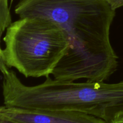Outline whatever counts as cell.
Here are the masks:
<instances>
[{
  "mask_svg": "<svg viewBox=\"0 0 123 123\" xmlns=\"http://www.w3.org/2000/svg\"><path fill=\"white\" fill-rule=\"evenodd\" d=\"M110 123H123V114L114 118Z\"/></svg>",
  "mask_w": 123,
  "mask_h": 123,
  "instance_id": "cell-8",
  "label": "cell"
},
{
  "mask_svg": "<svg viewBox=\"0 0 123 123\" xmlns=\"http://www.w3.org/2000/svg\"><path fill=\"white\" fill-rule=\"evenodd\" d=\"M108 1L113 9L115 10L117 8L123 6V0H108Z\"/></svg>",
  "mask_w": 123,
  "mask_h": 123,
  "instance_id": "cell-6",
  "label": "cell"
},
{
  "mask_svg": "<svg viewBox=\"0 0 123 123\" xmlns=\"http://www.w3.org/2000/svg\"><path fill=\"white\" fill-rule=\"evenodd\" d=\"M2 96L7 106L34 109L67 110L93 115L107 123L123 114V80L74 82L50 76L33 86L23 84L15 72L3 75Z\"/></svg>",
  "mask_w": 123,
  "mask_h": 123,
  "instance_id": "cell-2",
  "label": "cell"
},
{
  "mask_svg": "<svg viewBox=\"0 0 123 123\" xmlns=\"http://www.w3.org/2000/svg\"><path fill=\"white\" fill-rule=\"evenodd\" d=\"M0 113L20 123H107L93 115L67 110L34 109L3 106Z\"/></svg>",
  "mask_w": 123,
  "mask_h": 123,
  "instance_id": "cell-4",
  "label": "cell"
},
{
  "mask_svg": "<svg viewBox=\"0 0 123 123\" xmlns=\"http://www.w3.org/2000/svg\"><path fill=\"white\" fill-rule=\"evenodd\" d=\"M3 40L6 65L25 78L49 76L70 45L60 25L40 17H25L12 22Z\"/></svg>",
  "mask_w": 123,
  "mask_h": 123,
  "instance_id": "cell-3",
  "label": "cell"
},
{
  "mask_svg": "<svg viewBox=\"0 0 123 123\" xmlns=\"http://www.w3.org/2000/svg\"><path fill=\"white\" fill-rule=\"evenodd\" d=\"M0 123H20L7 117L0 113Z\"/></svg>",
  "mask_w": 123,
  "mask_h": 123,
  "instance_id": "cell-7",
  "label": "cell"
},
{
  "mask_svg": "<svg viewBox=\"0 0 123 123\" xmlns=\"http://www.w3.org/2000/svg\"><path fill=\"white\" fill-rule=\"evenodd\" d=\"M9 71V68L7 67L4 62L3 56V50L0 45V72L2 73L3 75L7 74Z\"/></svg>",
  "mask_w": 123,
  "mask_h": 123,
  "instance_id": "cell-5",
  "label": "cell"
},
{
  "mask_svg": "<svg viewBox=\"0 0 123 123\" xmlns=\"http://www.w3.org/2000/svg\"><path fill=\"white\" fill-rule=\"evenodd\" d=\"M14 12L19 18L53 20L68 36L69 50L53 72L54 79L103 82L117 70L110 40L116 12L108 0H20Z\"/></svg>",
  "mask_w": 123,
  "mask_h": 123,
  "instance_id": "cell-1",
  "label": "cell"
}]
</instances>
